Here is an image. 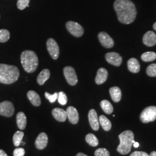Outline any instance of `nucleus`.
Returning a JSON list of instances; mask_svg holds the SVG:
<instances>
[{
    "instance_id": "423d86ee",
    "label": "nucleus",
    "mask_w": 156,
    "mask_h": 156,
    "mask_svg": "<svg viewBox=\"0 0 156 156\" xmlns=\"http://www.w3.org/2000/svg\"><path fill=\"white\" fill-rule=\"evenodd\" d=\"M66 28L68 32L75 37H80L84 33L83 27L79 23L69 21L66 23Z\"/></svg>"
},
{
    "instance_id": "f704fd0d",
    "label": "nucleus",
    "mask_w": 156,
    "mask_h": 156,
    "mask_svg": "<svg viewBox=\"0 0 156 156\" xmlns=\"http://www.w3.org/2000/svg\"><path fill=\"white\" fill-rule=\"evenodd\" d=\"M130 156H149V155L144 151H135L133 152Z\"/></svg>"
},
{
    "instance_id": "a878e982",
    "label": "nucleus",
    "mask_w": 156,
    "mask_h": 156,
    "mask_svg": "<svg viewBox=\"0 0 156 156\" xmlns=\"http://www.w3.org/2000/svg\"><path fill=\"white\" fill-rule=\"evenodd\" d=\"M85 139H86V141L87 142V143L93 147H95V146H98L99 144L98 140L94 134H87L86 136Z\"/></svg>"
},
{
    "instance_id": "aec40b11",
    "label": "nucleus",
    "mask_w": 156,
    "mask_h": 156,
    "mask_svg": "<svg viewBox=\"0 0 156 156\" xmlns=\"http://www.w3.org/2000/svg\"><path fill=\"white\" fill-rule=\"evenodd\" d=\"M16 123L17 127L21 130L24 129L26 127L27 118L26 115L22 112H19L16 115Z\"/></svg>"
},
{
    "instance_id": "6ab92c4d",
    "label": "nucleus",
    "mask_w": 156,
    "mask_h": 156,
    "mask_svg": "<svg viewBox=\"0 0 156 156\" xmlns=\"http://www.w3.org/2000/svg\"><path fill=\"white\" fill-rule=\"evenodd\" d=\"M128 70L133 73H138L140 72V64L138 60L135 58H130L127 62Z\"/></svg>"
},
{
    "instance_id": "f3484780",
    "label": "nucleus",
    "mask_w": 156,
    "mask_h": 156,
    "mask_svg": "<svg viewBox=\"0 0 156 156\" xmlns=\"http://www.w3.org/2000/svg\"><path fill=\"white\" fill-rule=\"evenodd\" d=\"M108 76V73L106 69L104 68H100L97 73V76L95 79V83L97 84H101L105 83Z\"/></svg>"
},
{
    "instance_id": "1a4fd4ad",
    "label": "nucleus",
    "mask_w": 156,
    "mask_h": 156,
    "mask_svg": "<svg viewBox=\"0 0 156 156\" xmlns=\"http://www.w3.org/2000/svg\"><path fill=\"white\" fill-rule=\"evenodd\" d=\"M47 49L50 56L53 60H57L60 55V49L56 41L53 38L48 39L46 42Z\"/></svg>"
},
{
    "instance_id": "393cba45",
    "label": "nucleus",
    "mask_w": 156,
    "mask_h": 156,
    "mask_svg": "<svg viewBox=\"0 0 156 156\" xmlns=\"http://www.w3.org/2000/svg\"><path fill=\"white\" fill-rule=\"evenodd\" d=\"M141 58L144 62H153L156 59V53L153 51L145 52L142 54Z\"/></svg>"
},
{
    "instance_id": "2eb2a0df",
    "label": "nucleus",
    "mask_w": 156,
    "mask_h": 156,
    "mask_svg": "<svg viewBox=\"0 0 156 156\" xmlns=\"http://www.w3.org/2000/svg\"><path fill=\"white\" fill-rule=\"evenodd\" d=\"M143 42L145 45L151 47L156 44V35L153 31H149L143 37Z\"/></svg>"
},
{
    "instance_id": "7c9ffc66",
    "label": "nucleus",
    "mask_w": 156,
    "mask_h": 156,
    "mask_svg": "<svg viewBox=\"0 0 156 156\" xmlns=\"http://www.w3.org/2000/svg\"><path fill=\"white\" fill-rule=\"evenodd\" d=\"M30 0H17V6L19 9L23 10L26 7L29 6Z\"/></svg>"
},
{
    "instance_id": "5701e85b",
    "label": "nucleus",
    "mask_w": 156,
    "mask_h": 156,
    "mask_svg": "<svg viewBox=\"0 0 156 156\" xmlns=\"http://www.w3.org/2000/svg\"><path fill=\"white\" fill-rule=\"evenodd\" d=\"M99 122H100L101 127L105 131H108L111 130L112 128L111 122L105 116L101 115L99 118Z\"/></svg>"
},
{
    "instance_id": "4be33fe9",
    "label": "nucleus",
    "mask_w": 156,
    "mask_h": 156,
    "mask_svg": "<svg viewBox=\"0 0 156 156\" xmlns=\"http://www.w3.org/2000/svg\"><path fill=\"white\" fill-rule=\"evenodd\" d=\"M109 93L112 100L115 102H119L122 98V91L118 87H113L109 89Z\"/></svg>"
},
{
    "instance_id": "ddd939ff",
    "label": "nucleus",
    "mask_w": 156,
    "mask_h": 156,
    "mask_svg": "<svg viewBox=\"0 0 156 156\" xmlns=\"http://www.w3.org/2000/svg\"><path fill=\"white\" fill-rule=\"evenodd\" d=\"M67 117L70 123L76 124L78 123L79 116L76 109L73 106H69L67 109Z\"/></svg>"
},
{
    "instance_id": "b1692460",
    "label": "nucleus",
    "mask_w": 156,
    "mask_h": 156,
    "mask_svg": "<svg viewBox=\"0 0 156 156\" xmlns=\"http://www.w3.org/2000/svg\"><path fill=\"white\" fill-rule=\"evenodd\" d=\"M100 105L102 110L108 115L111 114L113 111V107L109 101H102L101 102Z\"/></svg>"
},
{
    "instance_id": "412c9836",
    "label": "nucleus",
    "mask_w": 156,
    "mask_h": 156,
    "mask_svg": "<svg viewBox=\"0 0 156 156\" xmlns=\"http://www.w3.org/2000/svg\"><path fill=\"white\" fill-rule=\"evenodd\" d=\"M50 71L48 69H44L39 73L37 77V82L39 85H43L50 78Z\"/></svg>"
},
{
    "instance_id": "4468645a",
    "label": "nucleus",
    "mask_w": 156,
    "mask_h": 156,
    "mask_svg": "<svg viewBox=\"0 0 156 156\" xmlns=\"http://www.w3.org/2000/svg\"><path fill=\"white\" fill-rule=\"evenodd\" d=\"M48 143V135L45 133H41L39 134L35 140V146L39 150L44 149Z\"/></svg>"
},
{
    "instance_id": "4c0bfd02",
    "label": "nucleus",
    "mask_w": 156,
    "mask_h": 156,
    "mask_svg": "<svg viewBox=\"0 0 156 156\" xmlns=\"http://www.w3.org/2000/svg\"><path fill=\"white\" fill-rule=\"evenodd\" d=\"M134 147H135V148H136V147H139V146H140V145H139V144L138 143V142H134Z\"/></svg>"
},
{
    "instance_id": "f03ea898",
    "label": "nucleus",
    "mask_w": 156,
    "mask_h": 156,
    "mask_svg": "<svg viewBox=\"0 0 156 156\" xmlns=\"http://www.w3.org/2000/svg\"><path fill=\"white\" fill-rule=\"evenodd\" d=\"M20 76L17 67L0 64V83L10 84L16 82Z\"/></svg>"
},
{
    "instance_id": "a211bd4d",
    "label": "nucleus",
    "mask_w": 156,
    "mask_h": 156,
    "mask_svg": "<svg viewBox=\"0 0 156 156\" xmlns=\"http://www.w3.org/2000/svg\"><path fill=\"white\" fill-rule=\"evenodd\" d=\"M28 100L34 106H39L41 104V101L39 94L33 90H30L27 93Z\"/></svg>"
},
{
    "instance_id": "e433bc0d",
    "label": "nucleus",
    "mask_w": 156,
    "mask_h": 156,
    "mask_svg": "<svg viewBox=\"0 0 156 156\" xmlns=\"http://www.w3.org/2000/svg\"><path fill=\"white\" fill-rule=\"evenodd\" d=\"M149 156H156V151H151V152L150 155H149Z\"/></svg>"
},
{
    "instance_id": "dca6fc26",
    "label": "nucleus",
    "mask_w": 156,
    "mask_h": 156,
    "mask_svg": "<svg viewBox=\"0 0 156 156\" xmlns=\"http://www.w3.org/2000/svg\"><path fill=\"white\" fill-rule=\"evenodd\" d=\"M52 115L56 120L60 122H64L67 118V112L63 109L56 108L53 109Z\"/></svg>"
},
{
    "instance_id": "9d476101",
    "label": "nucleus",
    "mask_w": 156,
    "mask_h": 156,
    "mask_svg": "<svg viewBox=\"0 0 156 156\" xmlns=\"http://www.w3.org/2000/svg\"><path fill=\"white\" fill-rule=\"evenodd\" d=\"M105 59L108 62L116 67H119L123 61L122 56L116 52H109L106 53Z\"/></svg>"
},
{
    "instance_id": "20e7f679",
    "label": "nucleus",
    "mask_w": 156,
    "mask_h": 156,
    "mask_svg": "<svg viewBox=\"0 0 156 156\" xmlns=\"http://www.w3.org/2000/svg\"><path fill=\"white\" fill-rule=\"evenodd\" d=\"M119 138L120 143L117 147V151L123 155L127 154L131 151L135 142L133 132L130 130L125 131L119 135Z\"/></svg>"
},
{
    "instance_id": "cd10ccee",
    "label": "nucleus",
    "mask_w": 156,
    "mask_h": 156,
    "mask_svg": "<svg viewBox=\"0 0 156 156\" xmlns=\"http://www.w3.org/2000/svg\"><path fill=\"white\" fill-rule=\"evenodd\" d=\"M10 38V33L5 29L0 30V42L4 43Z\"/></svg>"
},
{
    "instance_id": "9b49d317",
    "label": "nucleus",
    "mask_w": 156,
    "mask_h": 156,
    "mask_svg": "<svg viewBox=\"0 0 156 156\" xmlns=\"http://www.w3.org/2000/svg\"><path fill=\"white\" fill-rule=\"evenodd\" d=\"M98 39L101 44L105 48H112L114 46V41L111 37L105 33L101 32L98 34Z\"/></svg>"
},
{
    "instance_id": "6e6552de",
    "label": "nucleus",
    "mask_w": 156,
    "mask_h": 156,
    "mask_svg": "<svg viewBox=\"0 0 156 156\" xmlns=\"http://www.w3.org/2000/svg\"><path fill=\"white\" fill-rule=\"evenodd\" d=\"M64 75L68 84L75 86L78 83V78L75 69L72 67L67 66L64 68Z\"/></svg>"
},
{
    "instance_id": "39448f33",
    "label": "nucleus",
    "mask_w": 156,
    "mask_h": 156,
    "mask_svg": "<svg viewBox=\"0 0 156 156\" xmlns=\"http://www.w3.org/2000/svg\"><path fill=\"white\" fill-rule=\"evenodd\" d=\"M140 119L144 123L154 122L156 119V106H151L146 108L140 115Z\"/></svg>"
},
{
    "instance_id": "ea45409f",
    "label": "nucleus",
    "mask_w": 156,
    "mask_h": 156,
    "mask_svg": "<svg viewBox=\"0 0 156 156\" xmlns=\"http://www.w3.org/2000/svg\"><path fill=\"white\" fill-rule=\"evenodd\" d=\"M153 28L156 31V22L154 24V25H153Z\"/></svg>"
},
{
    "instance_id": "f8f14e48",
    "label": "nucleus",
    "mask_w": 156,
    "mask_h": 156,
    "mask_svg": "<svg viewBox=\"0 0 156 156\" xmlns=\"http://www.w3.org/2000/svg\"><path fill=\"white\" fill-rule=\"evenodd\" d=\"M88 117L91 127L94 131H98L100 128V122L97 112L94 109L90 110Z\"/></svg>"
},
{
    "instance_id": "0eeeda50",
    "label": "nucleus",
    "mask_w": 156,
    "mask_h": 156,
    "mask_svg": "<svg viewBox=\"0 0 156 156\" xmlns=\"http://www.w3.org/2000/svg\"><path fill=\"white\" fill-rule=\"evenodd\" d=\"M15 113V107L11 102L5 101L0 103V115L6 117H10Z\"/></svg>"
},
{
    "instance_id": "58836bf2",
    "label": "nucleus",
    "mask_w": 156,
    "mask_h": 156,
    "mask_svg": "<svg viewBox=\"0 0 156 156\" xmlns=\"http://www.w3.org/2000/svg\"><path fill=\"white\" fill-rule=\"evenodd\" d=\"M76 156H87V155H86L85 154H84V153H78V154L76 155Z\"/></svg>"
},
{
    "instance_id": "c756f323",
    "label": "nucleus",
    "mask_w": 156,
    "mask_h": 156,
    "mask_svg": "<svg viewBox=\"0 0 156 156\" xmlns=\"http://www.w3.org/2000/svg\"><path fill=\"white\" fill-rule=\"evenodd\" d=\"M58 101L62 105H65L67 103V96L65 93L63 91H60L58 93Z\"/></svg>"
},
{
    "instance_id": "72a5a7b5",
    "label": "nucleus",
    "mask_w": 156,
    "mask_h": 156,
    "mask_svg": "<svg viewBox=\"0 0 156 156\" xmlns=\"http://www.w3.org/2000/svg\"><path fill=\"white\" fill-rule=\"evenodd\" d=\"M25 154V151L23 148L19 147L14 150L13 156H24Z\"/></svg>"
},
{
    "instance_id": "f257e3e1",
    "label": "nucleus",
    "mask_w": 156,
    "mask_h": 156,
    "mask_svg": "<svg viewBox=\"0 0 156 156\" xmlns=\"http://www.w3.org/2000/svg\"><path fill=\"white\" fill-rule=\"evenodd\" d=\"M114 9L116 12L118 20L128 24L133 22L136 16V9L134 3L129 0H116Z\"/></svg>"
},
{
    "instance_id": "473e14b6",
    "label": "nucleus",
    "mask_w": 156,
    "mask_h": 156,
    "mask_svg": "<svg viewBox=\"0 0 156 156\" xmlns=\"http://www.w3.org/2000/svg\"><path fill=\"white\" fill-rule=\"evenodd\" d=\"M45 97L49 101L50 103L55 102L58 98V93H55L53 94H50L49 93L46 92L45 93Z\"/></svg>"
},
{
    "instance_id": "bb28decb",
    "label": "nucleus",
    "mask_w": 156,
    "mask_h": 156,
    "mask_svg": "<svg viewBox=\"0 0 156 156\" xmlns=\"http://www.w3.org/2000/svg\"><path fill=\"white\" fill-rule=\"evenodd\" d=\"M24 135V133H23L22 131H16L14 134L13 137V142L16 147L19 146L22 143Z\"/></svg>"
},
{
    "instance_id": "7ed1b4c3",
    "label": "nucleus",
    "mask_w": 156,
    "mask_h": 156,
    "mask_svg": "<svg viewBox=\"0 0 156 156\" xmlns=\"http://www.w3.org/2000/svg\"><path fill=\"white\" fill-rule=\"evenodd\" d=\"M20 60L24 71L27 73L35 72L38 67V58L33 51H23L21 54Z\"/></svg>"
},
{
    "instance_id": "c85d7f7f",
    "label": "nucleus",
    "mask_w": 156,
    "mask_h": 156,
    "mask_svg": "<svg viewBox=\"0 0 156 156\" xmlns=\"http://www.w3.org/2000/svg\"><path fill=\"white\" fill-rule=\"evenodd\" d=\"M147 74L151 77L156 76V64H151L146 69Z\"/></svg>"
},
{
    "instance_id": "c9c22d12",
    "label": "nucleus",
    "mask_w": 156,
    "mask_h": 156,
    "mask_svg": "<svg viewBox=\"0 0 156 156\" xmlns=\"http://www.w3.org/2000/svg\"><path fill=\"white\" fill-rule=\"evenodd\" d=\"M0 156H8L5 152L2 149H0Z\"/></svg>"
},
{
    "instance_id": "2f4dec72",
    "label": "nucleus",
    "mask_w": 156,
    "mask_h": 156,
    "mask_svg": "<svg viewBox=\"0 0 156 156\" xmlns=\"http://www.w3.org/2000/svg\"><path fill=\"white\" fill-rule=\"evenodd\" d=\"M95 156H110L109 151L105 148H99L95 151Z\"/></svg>"
}]
</instances>
